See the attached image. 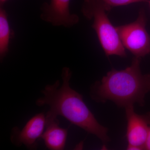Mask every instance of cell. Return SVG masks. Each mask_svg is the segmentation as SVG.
Listing matches in <instances>:
<instances>
[{"instance_id":"11","label":"cell","mask_w":150,"mask_h":150,"mask_svg":"<svg viewBox=\"0 0 150 150\" xmlns=\"http://www.w3.org/2000/svg\"><path fill=\"white\" fill-rule=\"evenodd\" d=\"M144 148L145 149L150 150V126L146 140V143H145Z\"/></svg>"},{"instance_id":"5","label":"cell","mask_w":150,"mask_h":150,"mask_svg":"<svg viewBox=\"0 0 150 150\" xmlns=\"http://www.w3.org/2000/svg\"><path fill=\"white\" fill-rule=\"evenodd\" d=\"M46 125V115L42 112L36 114L29 119L22 130L17 127L13 128L11 142L16 146L24 145L30 149H36L38 141L41 138Z\"/></svg>"},{"instance_id":"8","label":"cell","mask_w":150,"mask_h":150,"mask_svg":"<svg viewBox=\"0 0 150 150\" xmlns=\"http://www.w3.org/2000/svg\"><path fill=\"white\" fill-rule=\"evenodd\" d=\"M46 128L41 138L46 147L51 150L64 149L68 130L59 126L57 117L46 114Z\"/></svg>"},{"instance_id":"9","label":"cell","mask_w":150,"mask_h":150,"mask_svg":"<svg viewBox=\"0 0 150 150\" xmlns=\"http://www.w3.org/2000/svg\"><path fill=\"white\" fill-rule=\"evenodd\" d=\"M11 30L6 11L2 6L0 8V59L1 62L7 54L9 50Z\"/></svg>"},{"instance_id":"4","label":"cell","mask_w":150,"mask_h":150,"mask_svg":"<svg viewBox=\"0 0 150 150\" xmlns=\"http://www.w3.org/2000/svg\"><path fill=\"white\" fill-rule=\"evenodd\" d=\"M146 18L142 9L135 21L116 27L124 48L135 57H144L150 53V35L146 28Z\"/></svg>"},{"instance_id":"7","label":"cell","mask_w":150,"mask_h":150,"mask_svg":"<svg viewBox=\"0 0 150 150\" xmlns=\"http://www.w3.org/2000/svg\"><path fill=\"white\" fill-rule=\"evenodd\" d=\"M71 0H51L49 4L45 3L42 7L40 18L54 26L71 28L79 21L77 15L70 11Z\"/></svg>"},{"instance_id":"10","label":"cell","mask_w":150,"mask_h":150,"mask_svg":"<svg viewBox=\"0 0 150 150\" xmlns=\"http://www.w3.org/2000/svg\"><path fill=\"white\" fill-rule=\"evenodd\" d=\"M105 9L109 11L114 7L127 5L133 3L147 2L148 0H97Z\"/></svg>"},{"instance_id":"3","label":"cell","mask_w":150,"mask_h":150,"mask_svg":"<svg viewBox=\"0 0 150 150\" xmlns=\"http://www.w3.org/2000/svg\"><path fill=\"white\" fill-rule=\"evenodd\" d=\"M106 11L97 0H84L82 12L86 18L93 19L92 27L96 32L105 55L126 57L125 48L116 27L108 17Z\"/></svg>"},{"instance_id":"1","label":"cell","mask_w":150,"mask_h":150,"mask_svg":"<svg viewBox=\"0 0 150 150\" xmlns=\"http://www.w3.org/2000/svg\"><path fill=\"white\" fill-rule=\"evenodd\" d=\"M72 72L64 67L62 70V83L57 80L46 85L41 93L43 96L36 100L38 106L48 105L47 114L63 116L76 126L95 135L103 143L109 142L107 129L100 125L83 100L82 96L70 87Z\"/></svg>"},{"instance_id":"13","label":"cell","mask_w":150,"mask_h":150,"mask_svg":"<svg viewBox=\"0 0 150 150\" xmlns=\"http://www.w3.org/2000/svg\"><path fill=\"white\" fill-rule=\"evenodd\" d=\"M149 6H150V1H149Z\"/></svg>"},{"instance_id":"12","label":"cell","mask_w":150,"mask_h":150,"mask_svg":"<svg viewBox=\"0 0 150 150\" xmlns=\"http://www.w3.org/2000/svg\"><path fill=\"white\" fill-rule=\"evenodd\" d=\"M7 0H0V4L1 6H2L6 2Z\"/></svg>"},{"instance_id":"6","label":"cell","mask_w":150,"mask_h":150,"mask_svg":"<svg viewBox=\"0 0 150 150\" xmlns=\"http://www.w3.org/2000/svg\"><path fill=\"white\" fill-rule=\"evenodd\" d=\"M127 117V149L142 150L145 145L150 126V117L138 115L134 112L133 105L126 107Z\"/></svg>"},{"instance_id":"2","label":"cell","mask_w":150,"mask_h":150,"mask_svg":"<svg viewBox=\"0 0 150 150\" xmlns=\"http://www.w3.org/2000/svg\"><path fill=\"white\" fill-rule=\"evenodd\" d=\"M141 59L135 57L125 69H113L108 73L91 88L92 98L97 101L109 100L125 107L136 103L143 105L145 95L150 91V74H142Z\"/></svg>"}]
</instances>
